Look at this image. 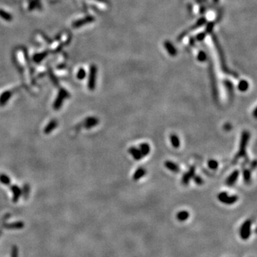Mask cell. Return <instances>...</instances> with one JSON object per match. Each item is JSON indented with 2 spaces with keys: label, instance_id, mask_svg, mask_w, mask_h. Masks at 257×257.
Returning <instances> with one entry per match:
<instances>
[{
  "label": "cell",
  "instance_id": "1",
  "mask_svg": "<svg viewBox=\"0 0 257 257\" xmlns=\"http://www.w3.org/2000/svg\"><path fill=\"white\" fill-rule=\"evenodd\" d=\"M212 40H213L214 47H215L216 51H217L218 55H219V62H220V64H221V70H222L223 73L232 76V77H234V78H238L237 73H236V72H233L232 70L229 69L228 66L226 65V59H225L224 54H223L222 47H221V44H220L219 40H218L217 37L214 34L212 35Z\"/></svg>",
  "mask_w": 257,
  "mask_h": 257
},
{
  "label": "cell",
  "instance_id": "2",
  "mask_svg": "<svg viewBox=\"0 0 257 257\" xmlns=\"http://www.w3.org/2000/svg\"><path fill=\"white\" fill-rule=\"evenodd\" d=\"M249 139H250V133L248 131H244L241 134L239 149H238V151L236 154L234 159L238 160L240 158H244L247 161V163L249 162V157H248L247 153V147L248 143H249Z\"/></svg>",
  "mask_w": 257,
  "mask_h": 257
},
{
  "label": "cell",
  "instance_id": "3",
  "mask_svg": "<svg viewBox=\"0 0 257 257\" xmlns=\"http://www.w3.org/2000/svg\"><path fill=\"white\" fill-rule=\"evenodd\" d=\"M252 222L250 219H247L242 223L239 229V235L243 240H247L251 236Z\"/></svg>",
  "mask_w": 257,
  "mask_h": 257
},
{
  "label": "cell",
  "instance_id": "4",
  "mask_svg": "<svg viewBox=\"0 0 257 257\" xmlns=\"http://www.w3.org/2000/svg\"><path fill=\"white\" fill-rule=\"evenodd\" d=\"M206 19H205L204 17H201L200 19H199L197 20V22H196V23L193 26H191V27H190L189 29H188L187 30L184 31V32H182V34L179 36V37L177 38V40H178V42H181L182 40L184 39L186 35H188L189 33L192 32V31H194L196 29H197L198 28H200V27H202L203 25H204L205 24H206Z\"/></svg>",
  "mask_w": 257,
  "mask_h": 257
},
{
  "label": "cell",
  "instance_id": "5",
  "mask_svg": "<svg viewBox=\"0 0 257 257\" xmlns=\"http://www.w3.org/2000/svg\"><path fill=\"white\" fill-rule=\"evenodd\" d=\"M209 77L211 79V84H212V89L213 92V96L216 100L219 99V92H218L217 83H216V78L215 74H214L213 64L210 62L209 64Z\"/></svg>",
  "mask_w": 257,
  "mask_h": 257
},
{
  "label": "cell",
  "instance_id": "6",
  "mask_svg": "<svg viewBox=\"0 0 257 257\" xmlns=\"http://www.w3.org/2000/svg\"><path fill=\"white\" fill-rule=\"evenodd\" d=\"M218 199L219 201H221V203L225 204H234V203H236L238 201V197L236 195H233V196H229L226 192L222 191L221 193H219L218 194Z\"/></svg>",
  "mask_w": 257,
  "mask_h": 257
},
{
  "label": "cell",
  "instance_id": "7",
  "mask_svg": "<svg viewBox=\"0 0 257 257\" xmlns=\"http://www.w3.org/2000/svg\"><path fill=\"white\" fill-rule=\"evenodd\" d=\"M97 69L95 65H92L90 66L89 76L88 87L90 90H94L96 85V78H97Z\"/></svg>",
  "mask_w": 257,
  "mask_h": 257
},
{
  "label": "cell",
  "instance_id": "8",
  "mask_svg": "<svg viewBox=\"0 0 257 257\" xmlns=\"http://www.w3.org/2000/svg\"><path fill=\"white\" fill-rule=\"evenodd\" d=\"M196 167L194 166H191L189 168V169L186 171V173H184L182 176V184L184 186H187L189 184V182L191 181V179L193 178V177L196 174Z\"/></svg>",
  "mask_w": 257,
  "mask_h": 257
},
{
  "label": "cell",
  "instance_id": "9",
  "mask_svg": "<svg viewBox=\"0 0 257 257\" xmlns=\"http://www.w3.org/2000/svg\"><path fill=\"white\" fill-rule=\"evenodd\" d=\"M239 176V171L238 170H234L230 175L227 177L226 179V184L229 186H232L235 184Z\"/></svg>",
  "mask_w": 257,
  "mask_h": 257
},
{
  "label": "cell",
  "instance_id": "10",
  "mask_svg": "<svg viewBox=\"0 0 257 257\" xmlns=\"http://www.w3.org/2000/svg\"><path fill=\"white\" fill-rule=\"evenodd\" d=\"M164 166L167 169H169V171H172L174 173H179L180 172L181 169L179 166L177 164H176L175 162H171V161H166L164 162Z\"/></svg>",
  "mask_w": 257,
  "mask_h": 257
},
{
  "label": "cell",
  "instance_id": "11",
  "mask_svg": "<svg viewBox=\"0 0 257 257\" xmlns=\"http://www.w3.org/2000/svg\"><path fill=\"white\" fill-rule=\"evenodd\" d=\"M94 20V18L93 16H89L84 18V19H79L77 20V21H76L75 22H74L73 25L72 26H73V27H74V28H78V27H82V26L86 25V24L91 23V22H93Z\"/></svg>",
  "mask_w": 257,
  "mask_h": 257
},
{
  "label": "cell",
  "instance_id": "12",
  "mask_svg": "<svg viewBox=\"0 0 257 257\" xmlns=\"http://www.w3.org/2000/svg\"><path fill=\"white\" fill-rule=\"evenodd\" d=\"M128 151L129 154L132 155L133 158H134L136 161H139L143 158L142 156L141 152H140V150L137 147H129Z\"/></svg>",
  "mask_w": 257,
  "mask_h": 257
},
{
  "label": "cell",
  "instance_id": "13",
  "mask_svg": "<svg viewBox=\"0 0 257 257\" xmlns=\"http://www.w3.org/2000/svg\"><path fill=\"white\" fill-rule=\"evenodd\" d=\"M223 84L224 85L225 89H226L227 93L229 98L232 99L234 97V85H233L232 82L229 81L228 79H225L223 82Z\"/></svg>",
  "mask_w": 257,
  "mask_h": 257
},
{
  "label": "cell",
  "instance_id": "14",
  "mask_svg": "<svg viewBox=\"0 0 257 257\" xmlns=\"http://www.w3.org/2000/svg\"><path fill=\"white\" fill-rule=\"evenodd\" d=\"M164 47H165V49H166V51H167V52L169 53V55H171V56H173V57H174L177 55V51L171 42H170L169 41H165L164 43Z\"/></svg>",
  "mask_w": 257,
  "mask_h": 257
},
{
  "label": "cell",
  "instance_id": "15",
  "mask_svg": "<svg viewBox=\"0 0 257 257\" xmlns=\"http://www.w3.org/2000/svg\"><path fill=\"white\" fill-rule=\"evenodd\" d=\"M139 149L140 150L142 157H145L149 155L151 151L150 145L147 143H142L139 147Z\"/></svg>",
  "mask_w": 257,
  "mask_h": 257
},
{
  "label": "cell",
  "instance_id": "16",
  "mask_svg": "<svg viewBox=\"0 0 257 257\" xmlns=\"http://www.w3.org/2000/svg\"><path fill=\"white\" fill-rule=\"evenodd\" d=\"M98 124H99V119L97 118L92 116V117H89L86 119V121H84V126L86 129H90L95 127Z\"/></svg>",
  "mask_w": 257,
  "mask_h": 257
},
{
  "label": "cell",
  "instance_id": "17",
  "mask_svg": "<svg viewBox=\"0 0 257 257\" xmlns=\"http://www.w3.org/2000/svg\"><path fill=\"white\" fill-rule=\"evenodd\" d=\"M66 97H68L67 92L64 89L61 90L60 92V94H59L58 98H57L56 101H55V104H54L55 108H59V107L61 106V104H62V100H64V98Z\"/></svg>",
  "mask_w": 257,
  "mask_h": 257
},
{
  "label": "cell",
  "instance_id": "18",
  "mask_svg": "<svg viewBox=\"0 0 257 257\" xmlns=\"http://www.w3.org/2000/svg\"><path fill=\"white\" fill-rule=\"evenodd\" d=\"M146 174H147V170L143 167H139L135 171L134 175H133V179L134 181L139 180L140 179H142L146 175Z\"/></svg>",
  "mask_w": 257,
  "mask_h": 257
},
{
  "label": "cell",
  "instance_id": "19",
  "mask_svg": "<svg viewBox=\"0 0 257 257\" xmlns=\"http://www.w3.org/2000/svg\"><path fill=\"white\" fill-rule=\"evenodd\" d=\"M25 224L22 221H18V222H14L12 223H6L4 225V227L7 229H20L23 228Z\"/></svg>",
  "mask_w": 257,
  "mask_h": 257
},
{
  "label": "cell",
  "instance_id": "20",
  "mask_svg": "<svg viewBox=\"0 0 257 257\" xmlns=\"http://www.w3.org/2000/svg\"><path fill=\"white\" fill-rule=\"evenodd\" d=\"M170 142H171V145L174 148H179L180 147V140H179V136L175 134H171L169 136Z\"/></svg>",
  "mask_w": 257,
  "mask_h": 257
},
{
  "label": "cell",
  "instance_id": "21",
  "mask_svg": "<svg viewBox=\"0 0 257 257\" xmlns=\"http://www.w3.org/2000/svg\"><path fill=\"white\" fill-rule=\"evenodd\" d=\"M189 217V213L187 211H180L177 214V219L179 220V221H184L186 220H187Z\"/></svg>",
  "mask_w": 257,
  "mask_h": 257
},
{
  "label": "cell",
  "instance_id": "22",
  "mask_svg": "<svg viewBox=\"0 0 257 257\" xmlns=\"http://www.w3.org/2000/svg\"><path fill=\"white\" fill-rule=\"evenodd\" d=\"M243 178L245 184H249L251 180V169L244 168L243 169Z\"/></svg>",
  "mask_w": 257,
  "mask_h": 257
},
{
  "label": "cell",
  "instance_id": "23",
  "mask_svg": "<svg viewBox=\"0 0 257 257\" xmlns=\"http://www.w3.org/2000/svg\"><path fill=\"white\" fill-rule=\"evenodd\" d=\"M249 82H248L247 80L242 79V80H241L239 82H238V89L242 92H244L247 91L248 89H249Z\"/></svg>",
  "mask_w": 257,
  "mask_h": 257
},
{
  "label": "cell",
  "instance_id": "24",
  "mask_svg": "<svg viewBox=\"0 0 257 257\" xmlns=\"http://www.w3.org/2000/svg\"><path fill=\"white\" fill-rule=\"evenodd\" d=\"M12 94V93L10 91H8L1 94V97H0V104L2 105L4 104H5V102H7V100L10 98Z\"/></svg>",
  "mask_w": 257,
  "mask_h": 257
},
{
  "label": "cell",
  "instance_id": "25",
  "mask_svg": "<svg viewBox=\"0 0 257 257\" xmlns=\"http://www.w3.org/2000/svg\"><path fill=\"white\" fill-rule=\"evenodd\" d=\"M197 60L199 62H204L207 60L206 53H205L204 51H199L197 55Z\"/></svg>",
  "mask_w": 257,
  "mask_h": 257
},
{
  "label": "cell",
  "instance_id": "26",
  "mask_svg": "<svg viewBox=\"0 0 257 257\" xmlns=\"http://www.w3.org/2000/svg\"><path fill=\"white\" fill-rule=\"evenodd\" d=\"M0 16H1L3 19L6 20V21H11V20L12 19V16H11L9 13L1 10H0Z\"/></svg>",
  "mask_w": 257,
  "mask_h": 257
},
{
  "label": "cell",
  "instance_id": "27",
  "mask_svg": "<svg viewBox=\"0 0 257 257\" xmlns=\"http://www.w3.org/2000/svg\"><path fill=\"white\" fill-rule=\"evenodd\" d=\"M47 55V52H44V53H40V54H37L36 55H34V61L36 62H39L42 61L44 59V57Z\"/></svg>",
  "mask_w": 257,
  "mask_h": 257
},
{
  "label": "cell",
  "instance_id": "28",
  "mask_svg": "<svg viewBox=\"0 0 257 257\" xmlns=\"http://www.w3.org/2000/svg\"><path fill=\"white\" fill-rule=\"evenodd\" d=\"M208 166L211 169L216 170L219 167V163H218L217 161H216L215 159H210L208 162Z\"/></svg>",
  "mask_w": 257,
  "mask_h": 257
},
{
  "label": "cell",
  "instance_id": "29",
  "mask_svg": "<svg viewBox=\"0 0 257 257\" xmlns=\"http://www.w3.org/2000/svg\"><path fill=\"white\" fill-rule=\"evenodd\" d=\"M56 126H57V121H51V122L49 123V124H48L47 128L45 129V130H44V132L47 133H47L50 132V131L54 129L55 127H56Z\"/></svg>",
  "mask_w": 257,
  "mask_h": 257
},
{
  "label": "cell",
  "instance_id": "30",
  "mask_svg": "<svg viewBox=\"0 0 257 257\" xmlns=\"http://www.w3.org/2000/svg\"><path fill=\"white\" fill-rule=\"evenodd\" d=\"M214 27V22H209V23H207L206 26V31H205V32H206V34H211V33L212 32V31H213Z\"/></svg>",
  "mask_w": 257,
  "mask_h": 257
},
{
  "label": "cell",
  "instance_id": "31",
  "mask_svg": "<svg viewBox=\"0 0 257 257\" xmlns=\"http://www.w3.org/2000/svg\"><path fill=\"white\" fill-rule=\"evenodd\" d=\"M192 179H194V181L197 185H202V184H204V180H203V179L201 178L200 176L195 174Z\"/></svg>",
  "mask_w": 257,
  "mask_h": 257
},
{
  "label": "cell",
  "instance_id": "32",
  "mask_svg": "<svg viewBox=\"0 0 257 257\" xmlns=\"http://www.w3.org/2000/svg\"><path fill=\"white\" fill-rule=\"evenodd\" d=\"M19 256V249L16 245H14L12 248V252H11V257H18Z\"/></svg>",
  "mask_w": 257,
  "mask_h": 257
},
{
  "label": "cell",
  "instance_id": "33",
  "mask_svg": "<svg viewBox=\"0 0 257 257\" xmlns=\"http://www.w3.org/2000/svg\"><path fill=\"white\" fill-rule=\"evenodd\" d=\"M86 77V72L84 69H80L77 73V78L79 79H83Z\"/></svg>",
  "mask_w": 257,
  "mask_h": 257
},
{
  "label": "cell",
  "instance_id": "34",
  "mask_svg": "<svg viewBox=\"0 0 257 257\" xmlns=\"http://www.w3.org/2000/svg\"><path fill=\"white\" fill-rule=\"evenodd\" d=\"M206 33L205 32V31H203V32L199 33V34H198L197 36H196V39H197V41H202V40H204L205 37H206Z\"/></svg>",
  "mask_w": 257,
  "mask_h": 257
},
{
  "label": "cell",
  "instance_id": "35",
  "mask_svg": "<svg viewBox=\"0 0 257 257\" xmlns=\"http://www.w3.org/2000/svg\"><path fill=\"white\" fill-rule=\"evenodd\" d=\"M0 181L4 184H9L10 183V179L6 175H1L0 176Z\"/></svg>",
  "mask_w": 257,
  "mask_h": 257
},
{
  "label": "cell",
  "instance_id": "36",
  "mask_svg": "<svg viewBox=\"0 0 257 257\" xmlns=\"http://www.w3.org/2000/svg\"><path fill=\"white\" fill-rule=\"evenodd\" d=\"M256 160H254L252 162H251V169H254L255 168H256Z\"/></svg>",
  "mask_w": 257,
  "mask_h": 257
},
{
  "label": "cell",
  "instance_id": "37",
  "mask_svg": "<svg viewBox=\"0 0 257 257\" xmlns=\"http://www.w3.org/2000/svg\"><path fill=\"white\" fill-rule=\"evenodd\" d=\"M232 125L230 124H225V126H224V129L225 130H226V131H229V130H230L231 129H232Z\"/></svg>",
  "mask_w": 257,
  "mask_h": 257
},
{
  "label": "cell",
  "instance_id": "38",
  "mask_svg": "<svg viewBox=\"0 0 257 257\" xmlns=\"http://www.w3.org/2000/svg\"><path fill=\"white\" fill-rule=\"evenodd\" d=\"M256 108L254 109V116L255 118H256Z\"/></svg>",
  "mask_w": 257,
  "mask_h": 257
},
{
  "label": "cell",
  "instance_id": "39",
  "mask_svg": "<svg viewBox=\"0 0 257 257\" xmlns=\"http://www.w3.org/2000/svg\"><path fill=\"white\" fill-rule=\"evenodd\" d=\"M213 1H214V4H218V3H219V0H213Z\"/></svg>",
  "mask_w": 257,
  "mask_h": 257
},
{
  "label": "cell",
  "instance_id": "40",
  "mask_svg": "<svg viewBox=\"0 0 257 257\" xmlns=\"http://www.w3.org/2000/svg\"><path fill=\"white\" fill-rule=\"evenodd\" d=\"M1 231H0V236H1Z\"/></svg>",
  "mask_w": 257,
  "mask_h": 257
}]
</instances>
